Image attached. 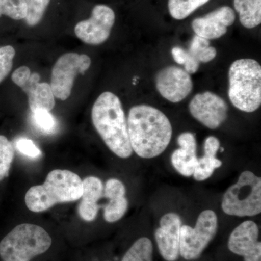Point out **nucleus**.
Listing matches in <instances>:
<instances>
[{
	"label": "nucleus",
	"instance_id": "obj_1",
	"mask_svg": "<svg viewBox=\"0 0 261 261\" xmlns=\"http://www.w3.org/2000/svg\"><path fill=\"white\" fill-rule=\"evenodd\" d=\"M127 125L132 150L142 159H154L162 154L172 137L168 117L152 106L139 105L130 108Z\"/></svg>",
	"mask_w": 261,
	"mask_h": 261
},
{
	"label": "nucleus",
	"instance_id": "obj_2",
	"mask_svg": "<svg viewBox=\"0 0 261 261\" xmlns=\"http://www.w3.org/2000/svg\"><path fill=\"white\" fill-rule=\"evenodd\" d=\"M92 123L108 148L121 159H128L130 147L128 125L119 98L111 92L101 94L92 110Z\"/></svg>",
	"mask_w": 261,
	"mask_h": 261
},
{
	"label": "nucleus",
	"instance_id": "obj_3",
	"mask_svg": "<svg viewBox=\"0 0 261 261\" xmlns=\"http://www.w3.org/2000/svg\"><path fill=\"white\" fill-rule=\"evenodd\" d=\"M82 192L83 183L79 175L68 170H53L43 185L29 189L25 196V205L32 212H43L56 204L80 200Z\"/></svg>",
	"mask_w": 261,
	"mask_h": 261
},
{
	"label": "nucleus",
	"instance_id": "obj_4",
	"mask_svg": "<svg viewBox=\"0 0 261 261\" xmlns=\"http://www.w3.org/2000/svg\"><path fill=\"white\" fill-rule=\"evenodd\" d=\"M228 97L235 108L246 113L261 105V66L250 58L233 62L228 70Z\"/></svg>",
	"mask_w": 261,
	"mask_h": 261
},
{
	"label": "nucleus",
	"instance_id": "obj_5",
	"mask_svg": "<svg viewBox=\"0 0 261 261\" xmlns=\"http://www.w3.org/2000/svg\"><path fill=\"white\" fill-rule=\"evenodd\" d=\"M51 245L50 236L41 226L20 224L2 240L0 257L3 261H31L47 251Z\"/></svg>",
	"mask_w": 261,
	"mask_h": 261
},
{
	"label": "nucleus",
	"instance_id": "obj_6",
	"mask_svg": "<svg viewBox=\"0 0 261 261\" xmlns=\"http://www.w3.org/2000/svg\"><path fill=\"white\" fill-rule=\"evenodd\" d=\"M221 208L225 214L238 217L257 216L261 212V178L245 171L237 183L228 187L223 196Z\"/></svg>",
	"mask_w": 261,
	"mask_h": 261
},
{
	"label": "nucleus",
	"instance_id": "obj_7",
	"mask_svg": "<svg viewBox=\"0 0 261 261\" xmlns=\"http://www.w3.org/2000/svg\"><path fill=\"white\" fill-rule=\"evenodd\" d=\"M218 218L212 210L202 211L195 228L182 225L180 233V255L185 260H192L202 255L208 244L216 236Z\"/></svg>",
	"mask_w": 261,
	"mask_h": 261
},
{
	"label": "nucleus",
	"instance_id": "obj_8",
	"mask_svg": "<svg viewBox=\"0 0 261 261\" xmlns=\"http://www.w3.org/2000/svg\"><path fill=\"white\" fill-rule=\"evenodd\" d=\"M91 65L87 55L65 53L58 58L53 68L50 87L55 97L65 100L71 93L76 75L84 73Z\"/></svg>",
	"mask_w": 261,
	"mask_h": 261
},
{
	"label": "nucleus",
	"instance_id": "obj_9",
	"mask_svg": "<svg viewBox=\"0 0 261 261\" xmlns=\"http://www.w3.org/2000/svg\"><path fill=\"white\" fill-rule=\"evenodd\" d=\"M115 18L114 11L111 8L104 5H98L92 10L90 18L76 24L75 35L87 44H102L110 37Z\"/></svg>",
	"mask_w": 261,
	"mask_h": 261
},
{
	"label": "nucleus",
	"instance_id": "obj_10",
	"mask_svg": "<svg viewBox=\"0 0 261 261\" xmlns=\"http://www.w3.org/2000/svg\"><path fill=\"white\" fill-rule=\"evenodd\" d=\"M197 121L210 129L219 128L228 116V106L217 94L211 92L196 94L189 106Z\"/></svg>",
	"mask_w": 261,
	"mask_h": 261
},
{
	"label": "nucleus",
	"instance_id": "obj_11",
	"mask_svg": "<svg viewBox=\"0 0 261 261\" xmlns=\"http://www.w3.org/2000/svg\"><path fill=\"white\" fill-rule=\"evenodd\" d=\"M156 88L163 98L173 103L181 102L192 92L193 82L186 70L168 66L158 73Z\"/></svg>",
	"mask_w": 261,
	"mask_h": 261
},
{
	"label": "nucleus",
	"instance_id": "obj_12",
	"mask_svg": "<svg viewBox=\"0 0 261 261\" xmlns=\"http://www.w3.org/2000/svg\"><path fill=\"white\" fill-rule=\"evenodd\" d=\"M259 228L252 221H244L233 230L228 241V250L245 261H261Z\"/></svg>",
	"mask_w": 261,
	"mask_h": 261
},
{
	"label": "nucleus",
	"instance_id": "obj_13",
	"mask_svg": "<svg viewBox=\"0 0 261 261\" xmlns=\"http://www.w3.org/2000/svg\"><path fill=\"white\" fill-rule=\"evenodd\" d=\"M181 218L175 213L165 214L160 221V226L154 233L160 253L167 261L177 260L180 255Z\"/></svg>",
	"mask_w": 261,
	"mask_h": 261
},
{
	"label": "nucleus",
	"instance_id": "obj_14",
	"mask_svg": "<svg viewBox=\"0 0 261 261\" xmlns=\"http://www.w3.org/2000/svg\"><path fill=\"white\" fill-rule=\"evenodd\" d=\"M234 20L233 10L230 7L223 6L205 16L195 18L192 27L196 35L211 40L223 37Z\"/></svg>",
	"mask_w": 261,
	"mask_h": 261
},
{
	"label": "nucleus",
	"instance_id": "obj_15",
	"mask_svg": "<svg viewBox=\"0 0 261 261\" xmlns=\"http://www.w3.org/2000/svg\"><path fill=\"white\" fill-rule=\"evenodd\" d=\"M108 202L102 206L104 219L108 223H115L123 217L128 210V202L126 197V187L117 178H110L106 182L103 196Z\"/></svg>",
	"mask_w": 261,
	"mask_h": 261
},
{
	"label": "nucleus",
	"instance_id": "obj_16",
	"mask_svg": "<svg viewBox=\"0 0 261 261\" xmlns=\"http://www.w3.org/2000/svg\"><path fill=\"white\" fill-rule=\"evenodd\" d=\"M177 142L180 147L171 154V163L179 174L190 177L193 176L198 161L195 135L191 132L182 133L178 136Z\"/></svg>",
	"mask_w": 261,
	"mask_h": 261
},
{
	"label": "nucleus",
	"instance_id": "obj_17",
	"mask_svg": "<svg viewBox=\"0 0 261 261\" xmlns=\"http://www.w3.org/2000/svg\"><path fill=\"white\" fill-rule=\"evenodd\" d=\"M39 81V73H33L28 81L20 87L28 95L29 107L32 113L37 110L50 111L56 105L50 85L45 82L40 83Z\"/></svg>",
	"mask_w": 261,
	"mask_h": 261
},
{
	"label": "nucleus",
	"instance_id": "obj_18",
	"mask_svg": "<svg viewBox=\"0 0 261 261\" xmlns=\"http://www.w3.org/2000/svg\"><path fill=\"white\" fill-rule=\"evenodd\" d=\"M83 192L82 201L78 206V212L80 217L85 221H93L97 218L100 206L98 202L103 196L102 182L95 176H89L83 181Z\"/></svg>",
	"mask_w": 261,
	"mask_h": 261
},
{
	"label": "nucleus",
	"instance_id": "obj_19",
	"mask_svg": "<svg viewBox=\"0 0 261 261\" xmlns=\"http://www.w3.org/2000/svg\"><path fill=\"white\" fill-rule=\"evenodd\" d=\"M219 148V140L216 137L211 136L205 139L204 155L198 159L193 174L196 181H205L212 176L215 170L222 166V161L216 159Z\"/></svg>",
	"mask_w": 261,
	"mask_h": 261
},
{
	"label": "nucleus",
	"instance_id": "obj_20",
	"mask_svg": "<svg viewBox=\"0 0 261 261\" xmlns=\"http://www.w3.org/2000/svg\"><path fill=\"white\" fill-rule=\"evenodd\" d=\"M233 6L244 27L253 29L260 25L261 0H233Z\"/></svg>",
	"mask_w": 261,
	"mask_h": 261
},
{
	"label": "nucleus",
	"instance_id": "obj_21",
	"mask_svg": "<svg viewBox=\"0 0 261 261\" xmlns=\"http://www.w3.org/2000/svg\"><path fill=\"white\" fill-rule=\"evenodd\" d=\"M187 51L200 63L212 61L217 55L216 49L211 47L210 41L197 35L192 39Z\"/></svg>",
	"mask_w": 261,
	"mask_h": 261
},
{
	"label": "nucleus",
	"instance_id": "obj_22",
	"mask_svg": "<svg viewBox=\"0 0 261 261\" xmlns=\"http://www.w3.org/2000/svg\"><path fill=\"white\" fill-rule=\"evenodd\" d=\"M209 0H168V10L171 17L183 20Z\"/></svg>",
	"mask_w": 261,
	"mask_h": 261
},
{
	"label": "nucleus",
	"instance_id": "obj_23",
	"mask_svg": "<svg viewBox=\"0 0 261 261\" xmlns=\"http://www.w3.org/2000/svg\"><path fill=\"white\" fill-rule=\"evenodd\" d=\"M152 252L153 246L151 240L141 238L128 249L122 261H152Z\"/></svg>",
	"mask_w": 261,
	"mask_h": 261
},
{
	"label": "nucleus",
	"instance_id": "obj_24",
	"mask_svg": "<svg viewBox=\"0 0 261 261\" xmlns=\"http://www.w3.org/2000/svg\"><path fill=\"white\" fill-rule=\"evenodd\" d=\"M14 159V147L6 137L0 135V181L8 177Z\"/></svg>",
	"mask_w": 261,
	"mask_h": 261
},
{
	"label": "nucleus",
	"instance_id": "obj_25",
	"mask_svg": "<svg viewBox=\"0 0 261 261\" xmlns=\"http://www.w3.org/2000/svg\"><path fill=\"white\" fill-rule=\"evenodd\" d=\"M6 15L14 20L25 19L27 6L24 0H0V16Z\"/></svg>",
	"mask_w": 261,
	"mask_h": 261
},
{
	"label": "nucleus",
	"instance_id": "obj_26",
	"mask_svg": "<svg viewBox=\"0 0 261 261\" xmlns=\"http://www.w3.org/2000/svg\"><path fill=\"white\" fill-rule=\"evenodd\" d=\"M27 6L25 21L31 27L37 25L44 16L50 0H24Z\"/></svg>",
	"mask_w": 261,
	"mask_h": 261
},
{
	"label": "nucleus",
	"instance_id": "obj_27",
	"mask_svg": "<svg viewBox=\"0 0 261 261\" xmlns=\"http://www.w3.org/2000/svg\"><path fill=\"white\" fill-rule=\"evenodd\" d=\"M33 121L41 132L51 134L56 130L57 122L55 117L46 110H37L33 112Z\"/></svg>",
	"mask_w": 261,
	"mask_h": 261
},
{
	"label": "nucleus",
	"instance_id": "obj_28",
	"mask_svg": "<svg viewBox=\"0 0 261 261\" xmlns=\"http://www.w3.org/2000/svg\"><path fill=\"white\" fill-rule=\"evenodd\" d=\"M171 54L176 63L185 65V70L189 74H193L198 70L200 63L193 58L188 51L181 47H176L173 48Z\"/></svg>",
	"mask_w": 261,
	"mask_h": 261
},
{
	"label": "nucleus",
	"instance_id": "obj_29",
	"mask_svg": "<svg viewBox=\"0 0 261 261\" xmlns=\"http://www.w3.org/2000/svg\"><path fill=\"white\" fill-rule=\"evenodd\" d=\"M15 56V50L12 46L0 47V83L11 71Z\"/></svg>",
	"mask_w": 261,
	"mask_h": 261
},
{
	"label": "nucleus",
	"instance_id": "obj_30",
	"mask_svg": "<svg viewBox=\"0 0 261 261\" xmlns=\"http://www.w3.org/2000/svg\"><path fill=\"white\" fill-rule=\"evenodd\" d=\"M15 147L20 152L32 159H37L42 155V152L32 140L28 138H20L15 142Z\"/></svg>",
	"mask_w": 261,
	"mask_h": 261
},
{
	"label": "nucleus",
	"instance_id": "obj_31",
	"mask_svg": "<svg viewBox=\"0 0 261 261\" xmlns=\"http://www.w3.org/2000/svg\"><path fill=\"white\" fill-rule=\"evenodd\" d=\"M31 70L27 66H21L13 72L12 75V80L18 87H21L30 78Z\"/></svg>",
	"mask_w": 261,
	"mask_h": 261
}]
</instances>
